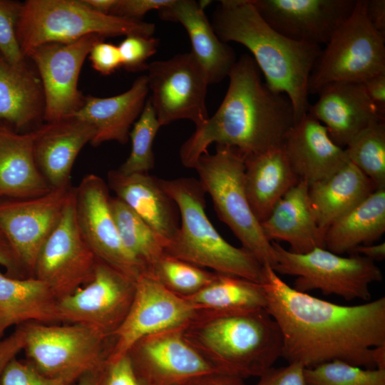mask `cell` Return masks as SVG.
Returning <instances> with one entry per match:
<instances>
[{
    "instance_id": "cell-31",
    "label": "cell",
    "mask_w": 385,
    "mask_h": 385,
    "mask_svg": "<svg viewBox=\"0 0 385 385\" xmlns=\"http://www.w3.org/2000/svg\"><path fill=\"white\" fill-rule=\"evenodd\" d=\"M375 189L371 181L347 162L329 177L309 186L312 210L319 227L327 228Z\"/></svg>"
},
{
    "instance_id": "cell-50",
    "label": "cell",
    "mask_w": 385,
    "mask_h": 385,
    "mask_svg": "<svg viewBox=\"0 0 385 385\" xmlns=\"http://www.w3.org/2000/svg\"><path fill=\"white\" fill-rule=\"evenodd\" d=\"M190 385H246L243 379L227 374L214 373L191 384Z\"/></svg>"
},
{
    "instance_id": "cell-46",
    "label": "cell",
    "mask_w": 385,
    "mask_h": 385,
    "mask_svg": "<svg viewBox=\"0 0 385 385\" xmlns=\"http://www.w3.org/2000/svg\"><path fill=\"white\" fill-rule=\"evenodd\" d=\"M25 332L22 325L5 338L0 339V379L7 364L24 350Z\"/></svg>"
},
{
    "instance_id": "cell-27",
    "label": "cell",
    "mask_w": 385,
    "mask_h": 385,
    "mask_svg": "<svg viewBox=\"0 0 385 385\" xmlns=\"http://www.w3.org/2000/svg\"><path fill=\"white\" fill-rule=\"evenodd\" d=\"M36 128L25 133L0 123V200L27 199L52 190L34 156Z\"/></svg>"
},
{
    "instance_id": "cell-20",
    "label": "cell",
    "mask_w": 385,
    "mask_h": 385,
    "mask_svg": "<svg viewBox=\"0 0 385 385\" xmlns=\"http://www.w3.org/2000/svg\"><path fill=\"white\" fill-rule=\"evenodd\" d=\"M317 94V101L309 105L307 112L343 148L372 121L385 120L372 105L362 83L332 82L322 86Z\"/></svg>"
},
{
    "instance_id": "cell-13",
    "label": "cell",
    "mask_w": 385,
    "mask_h": 385,
    "mask_svg": "<svg viewBox=\"0 0 385 385\" xmlns=\"http://www.w3.org/2000/svg\"><path fill=\"white\" fill-rule=\"evenodd\" d=\"M97 260L78 228L73 188L58 224L38 253L34 277L43 282L59 299L92 279Z\"/></svg>"
},
{
    "instance_id": "cell-33",
    "label": "cell",
    "mask_w": 385,
    "mask_h": 385,
    "mask_svg": "<svg viewBox=\"0 0 385 385\" xmlns=\"http://www.w3.org/2000/svg\"><path fill=\"white\" fill-rule=\"evenodd\" d=\"M186 299L197 311L235 314L266 309L264 288L242 277L216 272L213 281Z\"/></svg>"
},
{
    "instance_id": "cell-6",
    "label": "cell",
    "mask_w": 385,
    "mask_h": 385,
    "mask_svg": "<svg viewBox=\"0 0 385 385\" xmlns=\"http://www.w3.org/2000/svg\"><path fill=\"white\" fill-rule=\"evenodd\" d=\"M155 30L154 24L101 14L82 0H28L22 3L16 36L26 57L46 43H72L91 34L152 36Z\"/></svg>"
},
{
    "instance_id": "cell-17",
    "label": "cell",
    "mask_w": 385,
    "mask_h": 385,
    "mask_svg": "<svg viewBox=\"0 0 385 385\" xmlns=\"http://www.w3.org/2000/svg\"><path fill=\"white\" fill-rule=\"evenodd\" d=\"M73 189H52L36 197L0 201V231L28 277H34L38 253L58 224Z\"/></svg>"
},
{
    "instance_id": "cell-26",
    "label": "cell",
    "mask_w": 385,
    "mask_h": 385,
    "mask_svg": "<svg viewBox=\"0 0 385 385\" xmlns=\"http://www.w3.org/2000/svg\"><path fill=\"white\" fill-rule=\"evenodd\" d=\"M261 226L269 241H284L292 252L324 248V232L312 210L309 185L304 181L299 180L277 202Z\"/></svg>"
},
{
    "instance_id": "cell-40",
    "label": "cell",
    "mask_w": 385,
    "mask_h": 385,
    "mask_svg": "<svg viewBox=\"0 0 385 385\" xmlns=\"http://www.w3.org/2000/svg\"><path fill=\"white\" fill-rule=\"evenodd\" d=\"M77 379L46 376L27 360H20L15 357L3 371L0 385H73Z\"/></svg>"
},
{
    "instance_id": "cell-38",
    "label": "cell",
    "mask_w": 385,
    "mask_h": 385,
    "mask_svg": "<svg viewBox=\"0 0 385 385\" xmlns=\"http://www.w3.org/2000/svg\"><path fill=\"white\" fill-rule=\"evenodd\" d=\"M309 385H385V369H363L334 360L305 368Z\"/></svg>"
},
{
    "instance_id": "cell-51",
    "label": "cell",
    "mask_w": 385,
    "mask_h": 385,
    "mask_svg": "<svg viewBox=\"0 0 385 385\" xmlns=\"http://www.w3.org/2000/svg\"><path fill=\"white\" fill-rule=\"evenodd\" d=\"M349 254L359 255L374 262L381 261L385 258V243L359 245Z\"/></svg>"
},
{
    "instance_id": "cell-49",
    "label": "cell",
    "mask_w": 385,
    "mask_h": 385,
    "mask_svg": "<svg viewBox=\"0 0 385 385\" xmlns=\"http://www.w3.org/2000/svg\"><path fill=\"white\" fill-rule=\"evenodd\" d=\"M365 13L372 27L385 38V1L366 0Z\"/></svg>"
},
{
    "instance_id": "cell-11",
    "label": "cell",
    "mask_w": 385,
    "mask_h": 385,
    "mask_svg": "<svg viewBox=\"0 0 385 385\" xmlns=\"http://www.w3.org/2000/svg\"><path fill=\"white\" fill-rule=\"evenodd\" d=\"M148 98L160 126L187 119L195 127L209 118L207 73L191 52L148 64Z\"/></svg>"
},
{
    "instance_id": "cell-45",
    "label": "cell",
    "mask_w": 385,
    "mask_h": 385,
    "mask_svg": "<svg viewBox=\"0 0 385 385\" xmlns=\"http://www.w3.org/2000/svg\"><path fill=\"white\" fill-rule=\"evenodd\" d=\"M173 0H118L111 15L135 21H143L151 10L159 11L172 3Z\"/></svg>"
},
{
    "instance_id": "cell-5",
    "label": "cell",
    "mask_w": 385,
    "mask_h": 385,
    "mask_svg": "<svg viewBox=\"0 0 385 385\" xmlns=\"http://www.w3.org/2000/svg\"><path fill=\"white\" fill-rule=\"evenodd\" d=\"M163 189L176 202L180 227L165 248V254L212 272L242 277L257 283L264 265L249 251L227 242L205 213L206 191L199 179L160 178Z\"/></svg>"
},
{
    "instance_id": "cell-1",
    "label": "cell",
    "mask_w": 385,
    "mask_h": 385,
    "mask_svg": "<svg viewBox=\"0 0 385 385\" xmlns=\"http://www.w3.org/2000/svg\"><path fill=\"white\" fill-rule=\"evenodd\" d=\"M266 310L282 339V357L305 368L334 360L376 369L374 349L385 345V297L340 305L302 292L264 265Z\"/></svg>"
},
{
    "instance_id": "cell-2",
    "label": "cell",
    "mask_w": 385,
    "mask_h": 385,
    "mask_svg": "<svg viewBox=\"0 0 385 385\" xmlns=\"http://www.w3.org/2000/svg\"><path fill=\"white\" fill-rule=\"evenodd\" d=\"M228 77L227 91L217 110L195 127L180 148V158L186 168L194 169L212 143L234 148L245 157L282 146L295 122L289 98L262 81L250 55H242Z\"/></svg>"
},
{
    "instance_id": "cell-3",
    "label": "cell",
    "mask_w": 385,
    "mask_h": 385,
    "mask_svg": "<svg viewBox=\"0 0 385 385\" xmlns=\"http://www.w3.org/2000/svg\"><path fill=\"white\" fill-rule=\"evenodd\" d=\"M211 25L223 42H236L252 53L265 84L290 100L295 121L307 113L308 81L321 46L280 34L261 16L251 0H222Z\"/></svg>"
},
{
    "instance_id": "cell-53",
    "label": "cell",
    "mask_w": 385,
    "mask_h": 385,
    "mask_svg": "<svg viewBox=\"0 0 385 385\" xmlns=\"http://www.w3.org/2000/svg\"><path fill=\"white\" fill-rule=\"evenodd\" d=\"M99 370L89 371L83 374L73 385H98Z\"/></svg>"
},
{
    "instance_id": "cell-22",
    "label": "cell",
    "mask_w": 385,
    "mask_h": 385,
    "mask_svg": "<svg viewBox=\"0 0 385 385\" xmlns=\"http://www.w3.org/2000/svg\"><path fill=\"white\" fill-rule=\"evenodd\" d=\"M95 134L92 125L73 117L46 123L36 128L35 160L52 189L70 187L75 160Z\"/></svg>"
},
{
    "instance_id": "cell-21",
    "label": "cell",
    "mask_w": 385,
    "mask_h": 385,
    "mask_svg": "<svg viewBox=\"0 0 385 385\" xmlns=\"http://www.w3.org/2000/svg\"><path fill=\"white\" fill-rule=\"evenodd\" d=\"M282 146L294 173L309 186L349 162L344 148L337 145L327 128L308 112L288 130Z\"/></svg>"
},
{
    "instance_id": "cell-12",
    "label": "cell",
    "mask_w": 385,
    "mask_h": 385,
    "mask_svg": "<svg viewBox=\"0 0 385 385\" xmlns=\"http://www.w3.org/2000/svg\"><path fill=\"white\" fill-rule=\"evenodd\" d=\"M135 291V281L98 260L92 279L58 299L60 322L83 324L112 339L128 313Z\"/></svg>"
},
{
    "instance_id": "cell-19",
    "label": "cell",
    "mask_w": 385,
    "mask_h": 385,
    "mask_svg": "<svg viewBox=\"0 0 385 385\" xmlns=\"http://www.w3.org/2000/svg\"><path fill=\"white\" fill-rule=\"evenodd\" d=\"M265 21L291 40L321 46L351 14L356 0H251Z\"/></svg>"
},
{
    "instance_id": "cell-52",
    "label": "cell",
    "mask_w": 385,
    "mask_h": 385,
    "mask_svg": "<svg viewBox=\"0 0 385 385\" xmlns=\"http://www.w3.org/2000/svg\"><path fill=\"white\" fill-rule=\"evenodd\" d=\"M93 10L103 14H111L118 0H82Z\"/></svg>"
},
{
    "instance_id": "cell-39",
    "label": "cell",
    "mask_w": 385,
    "mask_h": 385,
    "mask_svg": "<svg viewBox=\"0 0 385 385\" xmlns=\"http://www.w3.org/2000/svg\"><path fill=\"white\" fill-rule=\"evenodd\" d=\"M21 7V2L0 0V52L14 66L26 67L29 59L24 56L16 36Z\"/></svg>"
},
{
    "instance_id": "cell-25",
    "label": "cell",
    "mask_w": 385,
    "mask_h": 385,
    "mask_svg": "<svg viewBox=\"0 0 385 385\" xmlns=\"http://www.w3.org/2000/svg\"><path fill=\"white\" fill-rule=\"evenodd\" d=\"M149 93L147 75L138 76L126 91L107 98L86 96L82 107L72 116L90 123L96 130L91 144L116 141L125 144L131 126L141 114Z\"/></svg>"
},
{
    "instance_id": "cell-44",
    "label": "cell",
    "mask_w": 385,
    "mask_h": 385,
    "mask_svg": "<svg viewBox=\"0 0 385 385\" xmlns=\"http://www.w3.org/2000/svg\"><path fill=\"white\" fill-rule=\"evenodd\" d=\"M305 367L299 363L269 369L259 376L255 385H309L304 376Z\"/></svg>"
},
{
    "instance_id": "cell-37",
    "label": "cell",
    "mask_w": 385,
    "mask_h": 385,
    "mask_svg": "<svg viewBox=\"0 0 385 385\" xmlns=\"http://www.w3.org/2000/svg\"><path fill=\"white\" fill-rule=\"evenodd\" d=\"M160 127L148 98L141 114L130 131L131 150L125 161L117 169L119 172L125 175L148 173L154 168L153 145Z\"/></svg>"
},
{
    "instance_id": "cell-47",
    "label": "cell",
    "mask_w": 385,
    "mask_h": 385,
    "mask_svg": "<svg viewBox=\"0 0 385 385\" xmlns=\"http://www.w3.org/2000/svg\"><path fill=\"white\" fill-rule=\"evenodd\" d=\"M0 266L6 274L16 278L28 277L8 240L0 231Z\"/></svg>"
},
{
    "instance_id": "cell-34",
    "label": "cell",
    "mask_w": 385,
    "mask_h": 385,
    "mask_svg": "<svg viewBox=\"0 0 385 385\" xmlns=\"http://www.w3.org/2000/svg\"><path fill=\"white\" fill-rule=\"evenodd\" d=\"M110 208L123 245L148 273L165 254V241L115 196L110 197Z\"/></svg>"
},
{
    "instance_id": "cell-29",
    "label": "cell",
    "mask_w": 385,
    "mask_h": 385,
    "mask_svg": "<svg viewBox=\"0 0 385 385\" xmlns=\"http://www.w3.org/2000/svg\"><path fill=\"white\" fill-rule=\"evenodd\" d=\"M45 99L36 71L17 67L0 52V123L16 131L43 121Z\"/></svg>"
},
{
    "instance_id": "cell-32",
    "label": "cell",
    "mask_w": 385,
    "mask_h": 385,
    "mask_svg": "<svg viewBox=\"0 0 385 385\" xmlns=\"http://www.w3.org/2000/svg\"><path fill=\"white\" fill-rule=\"evenodd\" d=\"M385 232V188L376 189L325 230L324 248L337 255L373 244Z\"/></svg>"
},
{
    "instance_id": "cell-35",
    "label": "cell",
    "mask_w": 385,
    "mask_h": 385,
    "mask_svg": "<svg viewBox=\"0 0 385 385\" xmlns=\"http://www.w3.org/2000/svg\"><path fill=\"white\" fill-rule=\"evenodd\" d=\"M348 160L373 183L385 188V120H376L356 135L344 148Z\"/></svg>"
},
{
    "instance_id": "cell-18",
    "label": "cell",
    "mask_w": 385,
    "mask_h": 385,
    "mask_svg": "<svg viewBox=\"0 0 385 385\" xmlns=\"http://www.w3.org/2000/svg\"><path fill=\"white\" fill-rule=\"evenodd\" d=\"M182 330L145 337L128 352L146 385H190L218 373L187 341Z\"/></svg>"
},
{
    "instance_id": "cell-15",
    "label": "cell",
    "mask_w": 385,
    "mask_h": 385,
    "mask_svg": "<svg viewBox=\"0 0 385 385\" xmlns=\"http://www.w3.org/2000/svg\"><path fill=\"white\" fill-rule=\"evenodd\" d=\"M197 310L185 298L171 292L148 274L135 282L133 302L123 322L112 337L107 359L127 354L140 339L184 328Z\"/></svg>"
},
{
    "instance_id": "cell-43",
    "label": "cell",
    "mask_w": 385,
    "mask_h": 385,
    "mask_svg": "<svg viewBox=\"0 0 385 385\" xmlns=\"http://www.w3.org/2000/svg\"><path fill=\"white\" fill-rule=\"evenodd\" d=\"M96 42L91 49L89 59L92 67L103 75H110L122 66L118 46L105 42Z\"/></svg>"
},
{
    "instance_id": "cell-23",
    "label": "cell",
    "mask_w": 385,
    "mask_h": 385,
    "mask_svg": "<svg viewBox=\"0 0 385 385\" xmlns=\"http://www.w3.org/2000/svg\"><path fill=\"white\" fill-rule=\"evenodd\" d=\"M108 186L166 244L177 233L180 223L178 207L162 187L160 178L148 173L125 175L111 170Z\"/></svg>"
},
{
    "instance_id": "cell-36",
    "label": "cell",
    "mask_w": 385,
    "mask_h": 385,
    "mask_svg": "<svg viewBox=\"0 0 385 385\" xmlns=\"http://www.w3.org/2000/svg\"><path fill=\"white\" fill-rule=\"evenodd\" d=\"M167 289L183 298L194 295L210 284L216 272L164 254L147 273Z\"/></svg>"
},
{
    "instance_id": "cell-14",
    "label": "cell",
    "mask_w": 385,
    "mask_h": 385,
    "mask_svg": "<svg viewBox=\"0 0 385 385\" xmlns=\"http://www.w3.org/2000/svg\"><path fill=\"white\" fill-rule=\"evenodd\" d=\"M104 38L91 34L72 43L43 44L26 54L35 65L42 84L43 121L72 117L82 107L86 96L78 87L81 70L93 46Z\"/></svg>"
},
{
    "instance_id": "cell-30",
    "label": "cell",
    "mask_w": 385,
    "mask_h": 385,
    "mask_svg": "<svg viewBox=\"0 0 385 385\" xmlns=\"http://www.w3.org/2000/svg\"><path fill=\"white\" fill-rule=\"evenodd\" d=\"M61 323L58 299L36 277L16 278L0 270V339L12 326Z\"/></svg>"
},
{
    "instance_id": "cell-4",
    "label": "cell",
    "mask_w": 385,
    "mask_h": 385,
    "mask_svg": "<svg viewBox=\"0 0 385 385\" xmlns=\"http://www.w3.org/2000/svg\"><path fill=\"white\" fill-rule=\"evenodd\" d=\"M182 331L216 371L242 379L259 377L282 356L281 332L266 309L235 314L197 311Z\"/></svg>"
},
{
    "instance_id": "cell-48",
    "label": "cell",
    "mask_w": 385,
    "mask_h": 385,
    "mask_svg": "<svg viewBox=\"0 0 385 385\" xmlns=\"http://www.w3.org/2000/svg\"><path fill=\"white\" fill-rule=\"evenodd\" d=\"M362 83L376 111L385 118V73L373 76Z\"/></svg>"
},
{
    "instance_id": "cell-8",
    "label": "cell",
    "mask_w": 385,
    "mask_h": 385,
    "mask_svg": "<svg viewBox=\"0 0 385 385\" xmlns=\"http://www.w3.org/2000/svg\"><path fill=\"white\" fill-rule=\"evenodd\" d=\"M22 326L26 360L51 377L78 379L99 370L112 344V339L83 324L31 322Z\"/></svg>"
},
{
    "instance_id": "cell-16",
    "label": "cell",
    "mask_w": 385,
    "mask_h": 385,
    "mask_svg": "<svg viewBox=\"0 0 385 385\" xmlns=\"http://www.w3.org/2000/svg\"><path fill=\"white\" fill-rule=\"evenodd\" d=\"M109 188L101 177L86 175L74 188L80 232L96 258L136 282L145 270L123 245L110 208Z\"/></svg>"
},
{
    "instance_id": "cell-10",
    "label": "cell",
    "mask_w": 385,
    "mask_h": 385,
    "mask_svg": "<svg viewBox=\"0 0 385 385\" xmlns=\"http://www.w3.org/2000/svg\"><path fill=\"white\" fill-rule=\"evenodd\" d=\"M272 242L276 256L272 268L277 274L296 276L293 288L299 292L319 289L346 300L368 301L369 284L383 279L375 262L359 255L343 257L323 247L297 254Z\"/></svg>"
},
{
    "instance_id": "cell-9",
    "label": "cell",
    "mask_w": 385,
    "mask_h": 385,
    "mask_svg": "<svg viewBox=\"0 0 385 385\" xmlns=\"http://www.w3.org/2000/svg\"><path fill=\"white\" fill-rule=\"evenodd\" d=\"M366 0H356L349 17L322 49L308 81V93L317 94L337 81L364 83L385 73V38L370 24Z\"/></svg>"
},
{
    "instance_id": "cell-42",
    "label": "cell",
    "mask_w": 385,
    "mask_h": 385,
    "mask_svg": "<svg viewBox=\"0 0 385 385\" xmlns=\"http://www.w3.org/2000/svg\"><path fill=\"white\" fill-rule=\"evenodd\" d=\"M98 385H146L137 373L128 353L106 359L99 370Z\"/></svg>"
},
{
    "instance_id": "cell-24",
    "label": "cell",
    "mask_w": 385,
    "mask_h": 385,
    "mask_svg": "<svg viewBox=\"0 0 385 385\" xmlns=\"http://www.w3.org/2000/svg\"><path fill=\"white\" fill-rule=\"evenodd\" d=\"M204 9L194 0H173L158 11L163 21L183 26L191 42L190 52L205 71L210 85L228 77L237 59L232 47L216 35Z\"/></svg>"
},
{
    "instance_id": "cell-54",
    "label": "cell",
    "mask_w": 385,
    "mask_h": 385,
    "mask_svg": "<svg viewBox=\"0 0 385 385\" xmlns=\"http://www.w3.org/2000/svg\"><path fill=\"white\" fill-rule=\"evenodd\" d=\"M374 361L376 368L385 369V345L374 349Z\"/></svg>"
},
{
    "instance_id": "cell-28",
    "label": "cell",
    "mask_w": 385,
    "mask_h": 385,
    "mask_svg": "<svg viewBox=\"0 0 385 385\" xmlns=\"http://www.w3.org/2000/svg\"><path fill=\"white\" fill-rule=\"evenodd\" d=\"M299 181L282 146L245 157V189L252 210L260 223Z\"/></svg>"
},
{
    "instance_id": "cell-7",
    "label": "cell",
    "mask_w": 385,
    "mask_h": 385,
    "mask_svg": "<svg viewBox=\"0 0 385 385\" xmlns=\"http://www.w3.org/2000/svg\"><path fill=\"white\" fill-rule=\"evenodd\" d=\"M219 218L263 265L273 267L276 256L253 213L245 185V156L234 148L216 145L215 153L202 154L194 168Z\"/></svg>"
},
{
    "instance_id": "cell-41",
    "label": "cell",
    "mask_w": 385,
    "mask_h": 385,
    "mask_svg": "<svg viewBox=\"0 0 385 385\" xmlns=\"http://www.w3.org/2000/svg\"><path fill=\"white\" fill-rule=\"evenodd\" d=\"M159 40L142 35H128L118 46L122 66L129 72L146 71L147 60L155 54Z\"/></svg>"
}]
</instances>
